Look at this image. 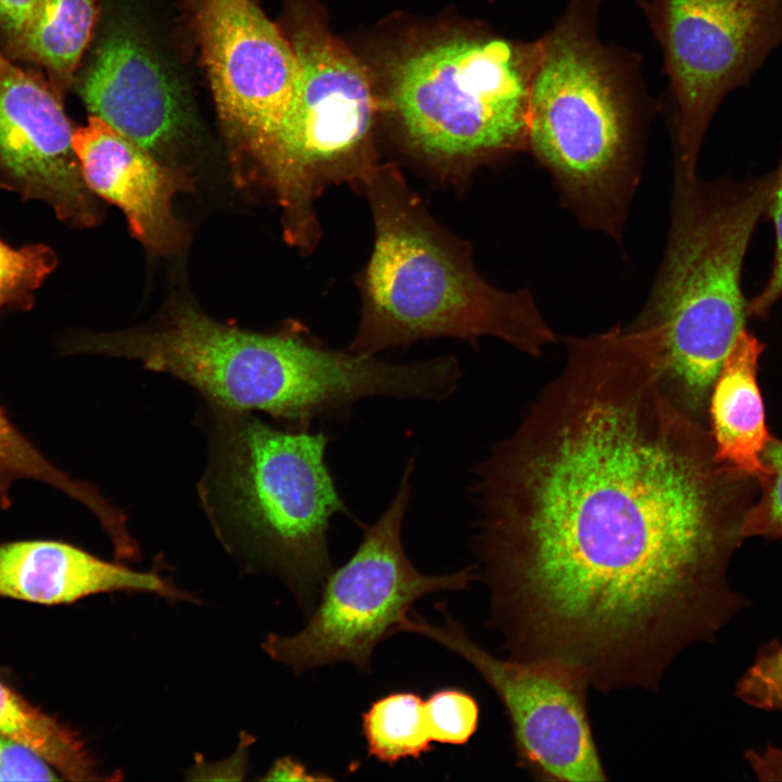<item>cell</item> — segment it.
<instances>
[{
    "mask_svg": "<svg viewBox=\"0 0 782 782\" xmlns=\"http://www.w3.org/2000/svg\"><path fill=\"white\" fill-rule=\"evenodd\" d=\"M566 343L560 374L474 468L488 625L510 658L656 691L747 605L728 567L756 479L670 398L653 333Z\"/></svg>",
    "mask_w": 782,
    "mask_h": 782,
    "instance_id": "obj_1",
    "label": "cell"
},
{
    "mask_svg": "<svg viewBox=\"0 0 782 782\" xmlns=\"http://www.w3.org/2000/svg\"><path fill=\"white\" fill-rule=\"evenodd\" d=\"M62 349L137 361L188 383L205 403L262 412L292 430L345 416L367 398L419 400L429 387L421 362L391 363L333 350L295 330L241 329L182 301L147 325L80 332L64 340Z\"/></svg>",
    "mask_w": 782,
    "mask_h": 782,
    "instance_id": "obj_2",
    "label": "cell"
},
{
    "mask_svg": "<svg viewBox=\"0 0 782 782\" xmlns=\"http://www.w3.org/2000/svg\"><path fill=\"white\" fill-rule=\"evenodd\" d=\"M362 184L375 241L350 351L376 355L420 340L487 336L539 356L555 341L533 295L489 285L468 245L432 218L394 165H376Z\"/></svg>",
    "mask_w": 782,
    "mask_h": 782,
    "instance_id": "obj_3",
    "label": "cell"
},
{
    "mask_svg": "<svg viewBox=\"0 0 782 782\" xmlns=\"http://www.w3.org/2000/svg\"><path fill=\"white\" fill-rule=\"evenodd\" d=\"M600 0H570L539 41L527 148L583 226L618 240L639 182L643 108L634 62L596 35Z\"/></svg>",
    "mask_w": 782,
    "mask_h": 782,
    "instance_id": "obj_4",
    "label": "cell"
},
{
    "mask_svg": "<svg viewBox=\"0 0 782 782\" xmlns=\"http://www.w3.org/2000/svg\"><path fill=\"white\" fill-rule=\"evenodd\" d=\"M198 418L207 438L198 494L216 535L281 576L310 613L335 568L331 519L349 514L326 464L330 437L209 403Z\"/></svg>",
    "mask_w": 782,
    "mask_h": 782,
    "instance_id": "obj_5",
    "label": "cell"
},
{
    "mask_svg": "<svg viewBox=\"0 0 782 782\" xmlns=\"http://www.w3.org/2000/svg\"><path fill=\"white\" fill-rule=\"evenodd\" d=\"M778 177L777 168L742 182L703 181L676 167L666 249L634 323L658 336L670 398L705 426L714 383L746 329L742 266Z\"/></svg>",
    "mask_w": 782,
    "mask_h": 782,
    "instance_id": "obj_6",
    "label": "cell"
},
{
    "mask_svg": "<svg viewBox=\"0 0 782 782\" xmlns=\"http://www.w3.org/2000/svg\"><path fill=\"white\" fill-rule=\"evenodd\" d=\"M291 45L299 63L292 100L239 179L258 176L268 182L282 209L287 240L306 249L318 237L313 202L321 186L348 178L362 182L376 166L358 155L374 99L363 65L329 35L304 28Z\"/></svg>",
    "mask_w": 782,
    "mask_h": 782,
    "instance_id": "obj_7",
    "label": "cell"
},
{
    "mask_svg": "<svg viewBox=\"0 0 782 782\" xmlns=\"http://www.w3.org/2000/svg\"><path fill=\"white\" fill-rule=\"evenodd\" d=\"M539 41L457 38L403 60L392 98L409 140L439 159L527 148L528 102Z\"/></svg>",
    "mask_w": 782,
    "mask_h": 782,
    "instance_id": "obj_8",
    "label": "cell"
},
{
    "mask_svg": "<svg viewBox=\"0 0 782 782\" xmlns=\"http://www.w3.org/2000/svg\"><path fill=\"white\" fill-rule=\"evenodd\" d=\"M411 458L391 502L371 524H360L362 539L351 557L325 579L307 623L291 635L269 633L262 643L273 659L300 674L349 663L370 670L378 644L399 632L421 597L459 591L479 579L477 566L452 573L425 575L407 557L404 517L412 499Z\"/></svg>",
    "mask_w": 782,
    "mask_h": 782,
    "instance_id": "obj_9",
    "label": "cell"
},
{
    "mask_svg": "<svg viewBox=\"0 0 782 782\" xmlns=\"http://www.w3.org/2000/svg\"><path fill=\"white\" fill-rule=\"evenodd\" d=\"M659 42L677 108V167L696 174L723 98L782 43V0H636Z\"/></svg>",
    "mask_w": 782,
    "mask_h": 782,
    "instance_id": "obj_10",
    "label": "cell"
},
{
    "mask_svg": "<svg viewBox=\"0 0 782 782\" xmlns=\"http://www.w3.org/2000/svg\"><path fill=\"white\" fill-rule=\"evenodd\" d=\"M437 608L442 622L411 610L399 632L429 639L481 676L504 708L517 766L540 781H606L583 677L555 663L499 658L474 641L444 604Z\"/></svg>",
    "mask_w": 782,
    "mask_h": 782,
    "instance_id": "obj_11",
    "label": "cell"
},
{
    "mask_svg": "<svg viewBox=\"0 0 782 782\" xmlns=\"http://www.w3.org/2000/svg\"><path fill=\"white\" fill-rule=\"evenodd\" d=\"M203 53L239 179L292 100L299 63L291 43L251 0H207Z\"/></svg>",
    "mask_w": 782,
    "mask_h": 782,
    "instance_id": "obj_12",
    "label": "cell"
},
{
    "mask_svg": "<svg viewBox=\"0 0 782 782\" xmlns=\"http://www.w3.org/2000/svg\"><path fill=\"white\" fill-rule=\"evenodd\" d=\"M50 81L0 49V188L46 203L71 227L101 219L73 147L74 130Z\"/></svg>",
    "mask_w": 782,
    "mask_h": 782,
    "instance_id": "obj_13",
    "label": "cell"
},
{
    "mask_svg": "<svg viewBox=\"0 0 782 782\" xmlns=\"http://www.w3.org/2000/svg\"><path fill=\"white\" fill-rule=\"evenodd\" d=\"M79 94L90 115L159 160L186 134L189 116L181 88L136 36L109 34L84 73Z\"/></svg>",
    "mask_w": 782,
    "mask_h": 782,
    "instance_id": "obj_14",
    "label": "cell"
},
{
    "mask_svg": "<svg viewBox=\"0 0 782 782\" xmlns=\"http://www.w3.org/2000/svg\"><path fill=\"white\" fill-rule=\"evenodd\" d=\"M73 147L90 190L123 211L147 249L168 254L186 244L187 226L172 207L177 193L193 188L186 167L165 164L92 115L74 130Z\"/></svg>",
    "mask_w": 782,
    "mask_h": 782,
    "instance_id": "obj_15",
    "label": "cell"
},
{
    "mask_svg": "<svg viewBox=\"0 0 782 782\" xmlns=\"http://www.w3.org/2000/svg\"><path fill=\"white\" fill-rule=\"evenodd\" d=\"M110 592H146L190 598L156 572L103 560L72 544L15 541L0 544V596L45 605L70 604Z\"/></svg>",
    "mask_w": 782,
    "mask_h": 782,
    "instance_id": "obj_16",
    "label": "cell"
},
{
    "mask_svg": "<svg viewBox=\"0 0 782 782\" xmlns=\"http://www.w3.org/2000/svg\"><path fill=\"white\" fill-rule=\"evenodd\" d=\"M762 350L747 329L740 333L714 383L707 417L717 457L758 483L767 475L761 453L771 438L757 383Z\"/></svg>",
    "mask_w": 782,
    "mask_h": 782,
    "instance_id": "obj_17",
    "label": "cell"
},
{
    "mask_svg": "<svg viewBox=\"0 0 782 782\" xmlns=\"http://www.w3.org/2000/svg\"><path fill=\"white\" fill-rule=\"evenodd\" d=\"M97 11V0H37L11 59L41 67L62 97L90 42Z\"/></svg>",
    "mask_w": 782,
    "mask_h": 782,
    "instance_id": "obj_18",
    "label": "cell"
},
{
    "mask_svg": "<svg viewBox=\"0 0 782 782\" xmlns=\"http://www.w3.org/2000/svg\"><path fill=\"white\" fill-rule=\"evenodd\" d=\"M0 733L39 753L64 779L108 780L77 731L34 706L0 681Z\"/></svg>",
    "mask_w": 782,
    "mask_h": 782,
    "instance_id": "obj_19",
    "label": "cell"
},
{
    "mask_svg": "<svg viewBox=\"0 0 782 782\" xmlns=\"http://www.w3.org/2000/svg\"><path fill=\"white\" fill-rule=\"evenodd\" d=\"M20 479H33L64 492L83 504L108 531L117 530L125 514L94 485L75 480L52 465L10 421L0 407V501L10 505V488Z\"/></svg>",
    "mask_w": 782,
    "mask_h": 782,
    "instance_id": "obj_20",
    "label": "cell"
},
{
    "mask_svg": "<svg viewBox=\"0 0 782 782\" xmlns=\"http://www.w3.org/2000/svg\"><path fill=\"white\" fill-rule=\"evenodd\" d=\"M362 733L367 756L389 766L420 758L432 749L425 699L411 691L374 701L362 714Z\"/></svg>",
    "mask_w": 782,
    "mask_h": 782,
    "instance_id": "obj_21",
    "label": "cell"
},
{
    "mask_svg": "<svg viewBox=\"0 0 782 782\" xmlns=\"http://www.w3.org/2000/svg\"><path fill=\"white\" fill-rule=\"evenodd\" d=\"M56 263L54 251L45 243L12 248L0 239V311L30 310L35 292Z\"/></svg>",
    "mask_w": 782,
    "mask_h": 782,
    "instance_id": "obj_22",
    "label": "cell"
},
{
    "mask_svg": "<svg viewBox=\"0 0 782 782\" xmlns=\"http://www.w3.org/2000/svg\"><path fill=\"white\" fill-rule=\"evenodd\" d=\"M425 705L434 743L466 745L479 728V703L463 689L436 690L425 699Z\"/></svg>",
    "mask_w": 782,
    "mask_h": 782,
    "instance_id": "obj_23",
    "label": "cell"
},
{
    "mask_svg": "<svg viewBox=\"0 0 782 782\" xmlns=\"http://www.w3.org/2000/svg\"><path fill=\"white\" fill-rule=\"evenodd\" d=\"M761 461L767 475L758 483L759 499L744 515L743 540L752 537L782 539V440L771 437L761 453Z\"/></svg>",
    "mask_w": 782,
    "mask_h": 782,
    "instance_id": "obj_24",
    "label": "cell"
},
{
    "mask_svg": "<svg viewBox=\"0 0 782 782\" xmlns=\"http://www.w3.org/2000/svg\"><path fill=\"white\" fill-rule=\"evenodd\" d=\"M735 696L748 706L782 711V641L766 644L735 685Z\"/></svg>",
    "mask_w": 782,
    "mask_h": 782,
    "instance_id": "obj_25",
    "label": "cell"
},
{
    "mask_svg": "<svg viewBox=\"0 0 782 782\" xmlns=\"http://www.w3.org/2000/svg\"><path fill=\"white\" fill-rule=\"evenodd\" d=\"M56 773L35 749L0 733V781H59Z\"/></svg>",
    "mask_w": 782,
    "mask_h": 782,
    "instance_id": "obj_26",
    "label": "cell"
},
{
    "mask_svg": "<svg viewBox=\"0 0 782 782\" xmlns=\"http://www.w3.org/2000/svg\"><path fill=\"white\" fill-rule=\"evenodd\" d=\"M779 177L771 195L767 214L775 226L777 245L771 275L764 289L748 303L749 316L765 318L771 307L782 298V163L778 167Z\"/></svg>",
    "mask_w": 782,
    "mask_h": 782,
    "instance_id": "obj_27",
    "label": "cell"
},
{
    "mask_svg": "<svg viewBox=\"0 0 782 782\" xmlns=\"http://www.w3.org/2000/svg\"><path fill=\"white\" fill-rule=\"evenodd\" d=\"M37 0H0V49L10 58L25 33Z\"/></svg>",
    "mask_w": 782,
    "mask_h": 782,
    "instance_id": "obj_28",
    "label": "cell"
},
{
    "mask_svg": "<svg viewBox=\"0 0 782 782\" xmlns=\"http://www.w3.org/2000/svg\"><path fill=\"white\" fill-rule=\"evenodd\" d=\"M252 742L253 737L247 732H242L234 755L216 764H205L202 758H199L198 762L189 770V779L242 780L247 772L248 749Z\"/></svg>",
    "mask_w": 782,
    "mask_h": 782,
    "instance_id": "obj_29",
    "label": "cell"
},
{
    "mask_svg": "<svg viewBox=\"0 0 782 782\" xmlns=\"http://www.w3.org/2000/svg\"><path fill=\"white\" fill-rule=\"evenodd\" d=\"M263 781H335L325 772H312L307 767L291 756H282L275 760Z\"/></svg>",
    "mask_w": 782,
    "mask_h": 782,
    "instance_id": "obj_30",
    "label": "cell"
}]
</instances>
